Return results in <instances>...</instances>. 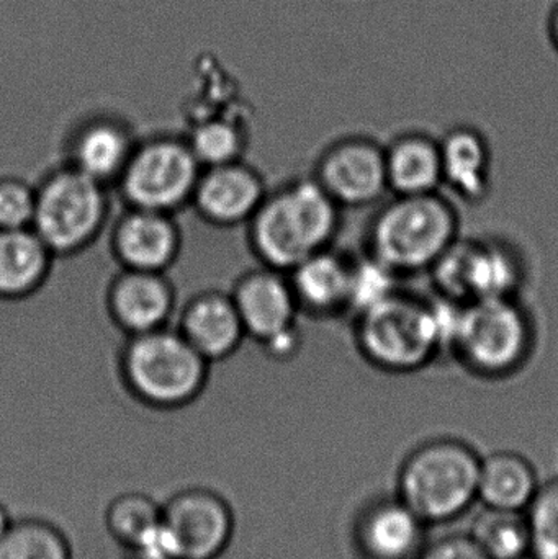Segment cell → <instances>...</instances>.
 Wrapping results in <instances>:
<instances>
[{
  "instance_id": "obj_1",
  "label": "cell",
  "mask_w": 558,
  "mask_h": 559,
  "mask_svg": "<svg viewBox=\"0 0 558 559\" xmlns=\"http://www.w3.org/2000/svg\"><path fill=\"white\" fill-rule=\"evenodd\" d=\"M458 306L396 288L351 318L354 347L370 367L413 374L449 357Z\"/></svg>"
},
{
  "instance_id": "obj_2",
  "label": "cell",
  "mask_w": 558,
  "mask_h": 559,
  "mask_svg": "<svg viewBox=\"0 0 558 559\" xmlns=\"http://www.w3.org/2000/svg\"><path fill=\"white\" fill-rule=\"evenodd\" d=\"M344 210L310 173L271 186L245 226L246 246L258 264L288 272L305 259L336 246Z\"/></svg>"
},
{
  "instance_id": "obj_3",
  "label": "cell",
  "mask_w": 558,
  "mask_h": 559,
  "mask_svg": "<svg viewBox=\"0 0 558 559\" xmlns=\"http://www.w3.org/2000/svg\"><path fill=\"white\" fill-rule=\"evenodd\" d=\"M461 216L448 197L389 195L364 233V255L406 280L428 275L461 238Z\"/></svg>"
},
{
  "instance_id": "obj_4",
  "label": "cell",
  "mask_w": 558,
  "mask_h": 559,
  "mask_svg": "<svg viewBox=\"0 0 558 559\" xmlns=\"http://www.w3.org/2000/svg\"><path fill=\"white\" fill-rule=\"evenodd\" d=\"M212 367L174 325L124 337L115 357V373L124 393L161 413L199 401L209 386Z\"/></svg>"
},
{
  "instance_id": "obj_5",
  "label": "cell",
  "mask_w": 558,
  "mask_h": 559,
  "mask_svg": "<svg viewBox=\"0 0 558 559\" xmlns=\"http://www.w3.org/2000/svg\"><path fill=\"white\" fill-rule=\"evenodd\" d=\"M536 344V321L523 299H484L455 309L449 357L472 377L500 381L527 367Z\"/></svg>"
},
{
  "instance_id": "obj_6",
  "label": "cell",
  "mask_w": 558,
  "mask_h": 559,
  "mask_svg": "<svg viewBox=\"0 0 558 559\" xmlns=\"http://www.w3.org/2000/svg\"><path fill=\"white\" fill-rule=\"evenodd\" d=\"M482 459L462 439L435 437L403 459L395 495L429 527L459 521L478 502Z\"/></svg>"
},
{
  "instance_id": "obj_7",
  "label": "cell",
  "mask_w": 558,
  "mask_h": 559,
  "mask_svg": "<svg viewBox=\"0 0 558 559\" xmlns=\"http://www.w3.org/2000/svg\"><path fill=\"white\" fill-rule=\"evenodd\" d=\"M32 229L58 259L75 258L107 235L114 218L110 187L56 163L35 183Z\"/></svg>"
},
{
  "instance_id": "obj_8",
  "label": "cell",
  "mask_w": 558,
  "mask_h": 559,
  "mask_svg": "<svg viewBox=\"0 0 558 559\" xmlns=\"http://www.w3.org/2000/svg\"><path fill=\"white\" fill-rule=\"evenodd\" d=\"M203 166L183 133L141 134L114 187L121 206L179 215L190 209Z\"/></svg>"
},
{
  "instance_id": "obj_9",
  "label": "cell",
  "mask_w": 558,
  "mask_h": 559,
  "mask_svg": "<svg viewBox=\"0 0 558 559\" xmlns=\"http://www.w3.org/2000/svg\"><path fill=\"white\" fill-rule=\"evenodd\" d=\"M428 277L435 296L465 306L484 299L521 298L530 267L523 252L508 239L461 236Z\"/></svg>"
},
{
  "instance_id": "obj_10",
  "label": "cell",
  "mask_w": 558,
  "mask_h": 559,
  "mask_svg": "<svg viewBox=\"0 0 558 559\" xmlns=\"http://www.w3.org/2000/svg\"><path fill=\"white\" fill-rule=\"evenodd\" d=\"M233 301L254 342L271 360H294L304 347L301 316L287 272L256 264L233 282Z\"/></svg>"
},
{
  "instance_id": "obj_11",
  "label": "cell",
  "mask_w": 558,
  "mask_h": 559,
  "mask_svg": "<svg viewBox=\"0 0 558 559\" xmlns=\"http://www.w3.org/2000/svg\"><path fill=\"white\" fill-rule=\"evenodd\" d=\"M310 174L344 212L380 205L390 195L383 144L364 134L331 141Z\"/></svg>"
},
{
  "instance_id": "obj_12",
  "label": "cell",
  "mask_w": 558,
  "mask_h": 559,
  "mask_svg": "<svg viewBox=\"0 0 558 559\" xmlns=\"http://www.w3.org/2000/svg\"><path fill=\"white\" fill-rule=\"evenodd\" d=\"M161 524L179 559H219L235 537L229 502L206 488H187L163 504Z\"/></svg>"
},
{
  "instance_id": "obj_13",
  "label": "cell",
  "mask_w": 558,
  "mask_h": 559,
  "mask_svg": "<svg viewBox=\"0 0 558 559\" xmlns=\"http://www.w3.org/2000/svg\"><path fill=\"white\" fill-rule=\"evenodd\" d=\"M141 134L133 123L111 111H94L62 133L58 163L114 190Z\"/></svg>"
},
{
  "instance_id": "obj_14",
  "label": "cell",
  "mask_w": 558,
  "mask_h": 559,
  "mask_svg": "<svg viewBox=\"0 0 558 559\" xmlns=\"http://www.w3.org/2000/svg\"><path fill=\"white\" fill-rule=\"evenodd\" d=\"M107 235L108 251L118 269L169 274L182 254V228L169 213L121 206Z\"/></svg>"
},
{
  "instance_id": "obj_15",
  "label": "cell",
  "mask_w": 558,
  "mask_h": 559,
  "mask_svg": "<svg viewBox=\"0 0 558 559\" xmlns=\"http://www.w3.org/2000/svg\"><path fill=\"white\" fill-rule=\"evenodd\" d=\"M269 189L264 174L246 157L205 166L193 190L190 210L212 228H245Z\"/></svg>"
},
{
  "instance_id": "obj_16",
  "label": "cell",
  "mask_w": 558,
  "mask_h": 559,
  "mask_svg": "<svg viewBox=\"0 0 558 559\" xmlns=\"http://www.w3.org/2000/svg\"><path fill=\"white\" fill-rule=\"evenodd\" d=\"M179 305L176 285L164 272L118 269L105 286V312L124 337L169 328Z\"/></svg>"
},
{
  "instance_id": "obj_17",
  "label": "cell",
  "mask_w": 558,
  "mask_h": 559,
  "mask_svg": "<svg viewBox=\"0 0 558 559\" xmlns=\"http://www.w3.org/2000/svg\"><path fill=\"white\" fill-rule=\"evenodd\" d=\"M428 531L395 492L376 496L354 515L351 547L357 559H416L428 544Z\"/></svg>"
},
{
  "instance_id": "obj_18",
  "label": "cell",
  "mask_w": 558,
  "mask_h": 559,
  "mask_svg": "<svg viewBox=\"0 0 558 559\" xmlns=\"http://www.w3.org/2000/svg\"><path fill=\"white\" fill-rule=\"evenodd\" d=\"M357 255L336 246L317 252L287 272L301 316L333 321L353 314Z\"/></svg>"
},
{
  "instance_id": "obj_19",
  "label": "cell",
  "mask_w": 558,
  "mask_h": 559,
  "mask_svg": "<svg viewBox=\"0 0 558 559\" xmlns=\"http://www.w3.org/2000/svg\"><path fill=\"white\" fill-rule=\"evenodd\" d=\"M173 325L212 365L235 357L248 341L229 289L193 293L179 305Z\"/></svg>"
},
{
  "instance_id": "obj_20",
  "label": "cell",
  "mask_w": 558,
  "mask_h": 559,
  "mask_svg": "<svg viewBox=\"0 0 558 559\" xmlns=\"http://www.w3.org/2000/svg\"><path fill=\"white\" fill-rule=\"evenodd\" d=\"M442 189L467 205H480L494 192V150L478 128L458 124L439 138Z\"/></svg>"
},
{
  "instance_id": "obj_21",
  "label": "cell",
  "mask_w": 558,
  "mask_h": 559,
  "mask_svg": "<svg viewBox=\"0 0 558 559\" xmlns=\"http://www.w3.org/2000/svg\"><path fill=\"white\" fill-rule=\"evenodd\" d=\"M390 195H429L442 190L439 138L406 131L383 146Z\"/></svg>"
},
{
  "instance_id": "obj_22",
  "label": "cell",
  "mask_w": 558,
  "mask_h": 559,
  "mask_svg": "<svg viewBox=\"0 0 558 559\" xmlns=\"http://www.w3.org/2000/svg\"><path fill=\"white\" fill-rule=\"evenodd\" d=\"M56 261L32 228L0 229V296L25 299L36 295L51 277Z\"/></svg>"
},
{
  "instance_id": "obj_23",
  "label": "cell",
  "mask_w": 558,
  "mask_h": 559,
  "mask_svg": "<svg viewBox=\"0 0 558 559\" xmlns=\"http://www.w3.org/2000/svg\"><path fill=\"white\" fill-rule=\"evenodd\" d=\"M539 486L536 466L521 453L500 450L482 459L478 502L484 508L526 512Z\"/></svg>"
},
{
  "instance_id": "obj_24",
  "label": "cell",
  "mask_w": 558,
  "mask_h": 559,
  "mask_svg": "<svg viewBox=\"0 0 558 559\" xmlns=\"http://www.w3.org/2000/svg\"><path fill=\"white\" fill-rule=\"evenodd\" d=\"M183 136L203 167L242 159L249 146L245 118L233 110L197 108Z\"/></svg>"
},
{
  "instance_id": "obj_25",
  "label": "cell",
  "mask_w": 558,
  "mask_h": 559,
  "mask_svg": "<svg viewBox=\"0 0 558 559\" xmlns=\"http://www.w3.org/2000/svg\"><path fill=\"white\" fill-rule=\"evenodd\" d=\"M468 535L488 559H527L533 555V538L524 512L482 509Z\"/></svg>"
},
{
  "instance_id": "obj_26",
  "label": "cell",
  "mask_w": 558,
  "mask_h": 559,
  "mask_svg": "<svg viewBox=\"0 0 558 559\" xmlns=\"http://www.w3.org/2000/svg\"><path fill=\"white\" fill-rule=\"evenodd\" d=\"M163 504L143 492L117 496L105 511V528L120 550L150 537L161 525Z\"/></svg>"
},
{
  "instance_id": "obj_27",
  "label": "cell",
  "mask_w": 558,
  "mask_h": 559,
  "mask_svg": "<svg viewBox=\"0 0 558 559\" xmlns=\"http://www.w3.org/2000/svg\"><path fill=\"white\" fill-rule=\"evenodd\" d=\"M0 559H72L68 537L51 522H12L0 540Z\"/></svg>"
},
{
  "instance_id": "obj_28",
  "label": "cell",
  "mask_w": 558,
  "mask_h": 559,
  "mask_svg": "<svg viewBox=\"0 0 558 559\" xmlns=\"http://www.w3.org/2000/svg\"><path fill=\"white\" fill-rule=\"evenodd\" d=\"M524 514L533 538V555L558 559V478L541 483Z\"/></svg>"
},
{
  "instance_id": "obj_29",
  "label": "cell",
  "mask_w": 558,
  "mask_h": 559,
  "mask_svg": "<svg viewBox=\"0 0 558 559\" xmlns=\"http://www.w3.org/2000/svg\"><path fill=\"white\" fill-rule=\"evenodd\" d=\"M36 187L15 177L0 180V229L32 228Z\"/></svg>"
},
{
  "instance_id": "obj_30",
  "label": "cell",
  "mask_w": 558,
  "mask_h": 559,
  "mask_svg": "<svg viewBox=\"0 0 558 559\" xmlns=\"http://www.w3.org/2000/svg\"><path fill=\"white\" fill-rule=\"evenodd\" d=\"M416 559H488L474 538L467 534H448L429 538Z\"/></svg>"
},
{
  "instance_id": "obj_31",
  "label": "cell",
  "mask_w": 558,
  "mask_h": 559,
  "mask_svg": "<svg viewBox=\"0 0 558 559\" xmlns=\"http://www.w3.org/2000/svg\"><path fill=\"white\" fill-rule=\"evenodd\" d=\"M120 551L123 559H179L164 534L163 524L150 537Z\"/></svg>"
},
{
  "instance_id": "obj_32",
  "label": "cell",
  "mask_w": 558,
  "mask_h": 559,
  "mask_svg": "<svg viewBox=\"0 0 558 559\" xmlns=\"http://www.w3.org/2000/svg\"><path fill=\"white\" fill-rule=\"evenodd\" d=\"M549 33L550 38H553L554 46H556L558 51V3L556 9L553 10V13H550Z\"/></svg>"
},
{
  "instance_id": "obj_33",
  "label": "cell",
  "mask_w": 558,
  "mask_h": 559,
  "mask_svg": "<svg viewBox=\"0 0 558 559\" xmlns=\"http://www.w3.org/2000/svg\"><path fill=\"white\" fill-rule=\"evenodd\" d=\"M10 524H12V521H10L9 512L0 504V540H2L3 535L9 531Z\"/></svg>"
},
{
  "instance_id": "obj_34",
  "label": "cell",
  "mask_w": 558,
  "mask_h": 559,
  "mask_svg": "<svg viewBox=\"0 0 558 559\" xmlns=\"http://www.w3.org/2000/svg\"><path fill=\"white\" fill-rule=\"evenodd\" d=\"M527 559H549V558H541V557H536V555H531V557Z\"/></svg>"
}]
</instances>
